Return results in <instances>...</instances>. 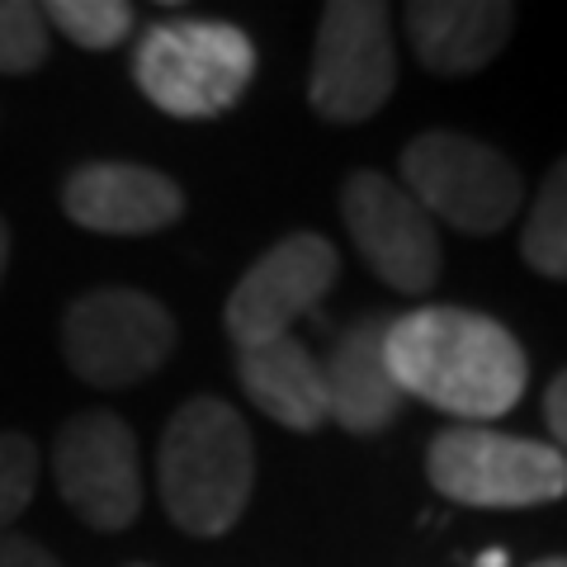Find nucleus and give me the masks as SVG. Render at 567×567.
Masks as SVG:
<instances>
[{"label":"nucleus","mask_w":567,"mask_h":567,"mask_svg":"<svg viewBox=\"0 0 567 567\" xmlns=\"http://www.w3.org/2000/svg\"><path fill=\"white\" fill-rule=\"evenodd\" d=\"M6 265H10V227L0 218V279H6Z\"/></svg>","instance_id":"21"},{"label":"nucleus","mask_w":567,"mask_h":567,"mask_svg":"<svg viewBox=\"0 0 567 567\" xmlns=\"http://www.w3.org/2000/svg\"><path fill=\"white\" fill-rule=\"evenodd\" d=\"M529 567H567V558H544V563H529Z\"/></svg>","instance_id":"23"},{"label":"nucleus","mask_w":567,"mask_h":567,"mask_svg":"<svg viewBox=\"0 0 567 567\" xmlns=\"http://www.w3.org/2000/svg\"><path fill=\"white\" fill-rule=\"evenodd\" d=\"M477 567H506V554H502V548H487V554L477 558Z\"/></svg>","instance_id":"22"},{"label":"nucleus","mask_w":567,"mask_h":567,"mask_svg":"<svg viewBox=\"0 0 567 567\" xmlns=\"http://www.w3.org/2000/svg\"><path fill=\"white\" fill-rule=\"evenodd\" d=\"M544 421H548V431H554L558 435V454L567 458V369H563V374L554 379V383H548V398H544Z\"/></svg>","instance_id":"20"},{"label":"nucleus","mask_w":567,"mask_h":567,"mask_svg":"<svg viewBox=\"0 0 567 567\" xmlns=\"http://www.w3.org/2000/svg\"><path fill=\"white\" fill-rule=\"evenodd\" d=\"M62 502L95 529H128L142 511L137 440L114 412H81L52 445Z\"/></svg>","instance_id":"9"},{"label":"nucleus","mask_w":567,"mask_h":567,"mask_svg":"<svg viewBox=\"0 0 567 567\" xmlns=\"http://www.w3.org/2000/svg\"><path fill=\"white\" fill-rule=\"evenodd\" d=\"M237 379L246 398L284 431L312 435L331 421L327 412V383H322V360H312V350L293 336H279L270 346L237 350Z\"/></svg>","instance_id":"14"},{"label":"nucleus","mask_w":567,"mask_h":567,"mask_svg":"<svg viewBox=\"0 0 567 567\" xmlns=\"http://www.w3.org/2000/svg\"><path fill=\"white\" fill-rule=\"evenodd\" d=\"M383 336H388V317H364V322H354L322 360L327 412L336 425H346L350 435L388 431L398 416V406H402L398 383L388 374Z\"/></svg>","instance_id":"12"},{"label":"nucleus","mask_w":567,"mask_h":567,"mask_svg":"<svg viewBox=\"0 0 567 567\" xmlns=\"http://www.w3.org/2000/svg\"><path fill=\"white\" fill-rule=\"evenodd\" d=\"M516 10L496 0H416L406 6V39L425 71L468 76L506 48Z\"/></svg>","instance_id":"13"},{"label":"nucleus","mask_w":567,"mask_h":567,"mask_svg":"<svg viewBox=\"0 0 567 567\" xmlns=\"http://www.w3.org/2000/svg\"><path fill=\"white\" fill-rule=\"evenodd\" d=\"M175 346L171 312L152 293L95 289L62 317V350L71 374L95 388H128L166 364Z\"/></svg>","instance_id":"6"},{"label":"nucleus","mask_w":567,"mask_h":567,"mask_svg":"<svg viewBox=\"0 0 567 567\" xmlns=\"http://www.w3.org/2000/svg\"><path fill=\"white\" fill-rule=\"evenodd\" d=\"M398 85L393 29L374 0H331L317 29L308 100L327 123L374 118Z\"/></svg>","instance_id":"7"},{"label":"nucleus","mask_w":567,"mask_h":567,"mask_svg":"<svg viewBox=\"0 0 567 567\" xmlns=\"http://www.w3.org/2000/svg\"><path fill=\"white\" fill-rule=\"evenodd\" d=\"M383 354L402 398H421L468 425L506 416L529 379L516 336L487 312L468 308H416L388 317Z\"/></svg>","instance_id":"1"},{"label":"nucleus","mask_w":567,"mask_h":567,"mask_svg":"<svg viewBox=\"0 0 567 567\" xmlns=\"http://www.w3.org/2000/svg\"><path fill=\"white\" fill-rule=\"evenodd\" d=\"M48 62V20L29 0H0V71L24 76Z\"/></svg>","instance_id":"17"},{"label":"nucleus","mask_w":567,"mask_h":567,"mask_svg":"<svg viewBox=\"0 0 567 567\" xmlns=\"http://www.w3.org/2000/svg\"><path fill=\"white\" fill-rule=\"evenodd\" d=\"M0 567H62L43 544L20 539V535H0Z\"/></svg>","instance_id":"19"},{"label":"nucleus","mask_w":567,"mask_h":567,"mask_svg":"<svg viewBox=\"0 0 567 567\" xmlns=\"http://www.w3.org/2000/svg\"><path fill=\"white\" fill-rule=\"evenodd\" d=\"M39 487V450L20 431H0V525H10Z\"/></svg>","instance_id":"18"},{"label":"nucleus","mask_w":567,"mask_h":567,"mask_svg":"<svg viewBox=\"0 0 567 567\" xmlns=\"http://www.w3.org/2000/svg\"><path fill=\"white\" fill-rule=\"evenodd\" d=\"M256 76V48L237 24L166 20L142 33L133 81L171 118H213L233 110Z\"/></svg>","instance_id":"3"},{"label":"nucleus","mask_w":567,"mask_h":567,"mask_svg":"<svg viewBox=\"0 0 567 567\" xmlns=\"http://www.w3.org/2000/svg\"><path fill=\"white\" fill-rule=\"evenodd\" d=\"M520 251L544 279H567V162L548 171L535 208H529Z\"/></svg>","instance_id":"15"},{"label":"nucleus","mask_w":567,"mask_h":567,"mask_svg":"<svg viewBox=\"0 0 567 567\" xmlns=\"http://www.w3.org/2000/svg\"><path fill=\"white\" fill-rule=\"evenodd\" d=\"M66 218L85 227V233L104 237H142L162 233L185 213V194L171 175L152 166H128V162H91L71 171L62 189Z\"/></svg>","instance_id":"11"},{"label":"nucleus","mask_w":567,"mask_h":567,"mask_svg":"<svg viewBox=\"0 0 567 567\" xmlns=\"http://www.w3.org/2000/svg\"><path fill=\"white\" fill-rule=\"evenodd\" d=\"M341 275V256L336 246L317 233H289L275 241L251 270L237 279L233 298H227V336L237 350L270 346L279 336H289V327L303 312L322 303V293Z\"/></svg>","instance_id":"8"},{"label":"nucleus","mask_w":567,"mask_h":567,"mask_svg":"<svg viewBox=\"0 0 567 567\" xmlns=\"http://www.w3.org/2000/svg\"><path fill=\"white\" fill-rule=\"evenodd\" d=\"M402 189L435 218L458 233L492 237L520 208V171L492 152L487 142L464 133L431 128L402 152Z\"/></svg>","instance_id":"5"},{"label":"nucleus","mask_w":567,"mask_h":567,"mask_svg":"<svg viewBox=\"0 0 567 567\" xmlns=\"http://www.w3.org/2000/svg\"><path fill=\"white\" fill-rule=\"evenodd\" d=\"M425 473L440 496L483 511L544 506L567 492V458L554 445L502 435L487 425L440 431L425 450Z\"/></svg>","instance_id":"4"},{"label":"nucleus","mask_w":567,"mask_h":567,"mask_svg":"<svg viewBox=\"0 0 567 567\" xmlns=\"http://www.w3.org/2000/svg\"><path fill=\"white\" fill-rule=\"evenodd\" d=\"M341 218L364 265L398 293H425L440 275L435 223L398 181L379 171H354L341 189Z\"/></svg>","instance_id":"10"},{"label":"nucleus","mask_w":567,"mask_h":567,"mask_svg":"<svg viewBox=\"0 0 567 567\" xmlns=\"http://www.w3.org/2000/svg\"><path fill=\"white\" fill-rule=\"evenodd\" d=\"M43 20L58 24L76 48L110 52L128 39L133 6H123V0H52L43 10Z\"/></svg>","instance_id":"16"},{"label":"nucleus","mask_w":567,"mask_h":567,"mask_svg":"<svg viewBox=\"0 0 567 567\" xmlns=\"http://www.w3.org/2000/svg\"><path fill=\"white\" fill-rule=\"evenodd\" d=\"M166 516L194 539L227 535L256 483V454L246 421L218 398H194L171 416L156 454Z\"/></svg>","instance_id":"2"}]
</instances>
